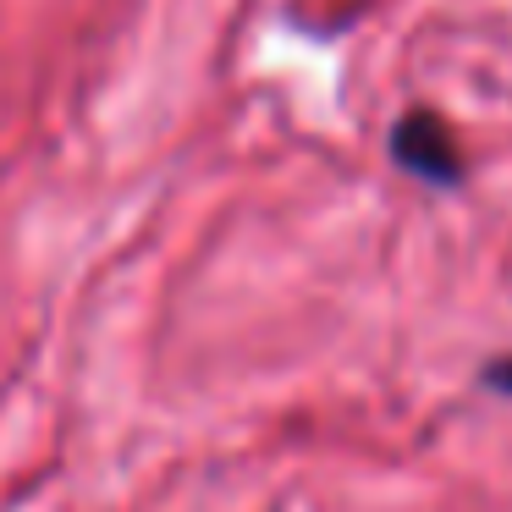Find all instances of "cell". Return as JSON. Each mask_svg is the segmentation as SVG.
Masks as SVG:
<instances>
[{
	"mask_svg": "<svg viewBox=\"0 0 512 512\" xmlns=\"http://www.w3.org/2000/svg\"><path fill=\"white\" fill-rule=\"evenodd\" d=\"M391 155H397V166H408L413 177L441 182V188H452V182L463 177L457 138H452V127H446L435 111H408L402 116V122L391 127Z\"/></svg>",
	"mask_w": 512,
	"mask_h": 512,
	"instance_id": "obj_1",
	"label": "cell"
}]
</instances>
